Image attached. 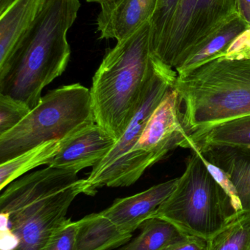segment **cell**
<instances>
[{
	"mask_svg": "<svg viewBox=\"0 0 250 250\" xmlns=\"http://www.w3.org/2000/svg\"><path fill=\"white\" fill-rule=\"evenodd\" d=\"M90 195L77 173L48 167L12 182L0 197V250H44L75 198Z\"/></svg>",
	"mask_w": 250,
	"mask_h": 250,
	"instance_id": "6da1fadb",
	"label": "cell"
},
{
	"mask_svg": "<svg viewBox=\"0 0 250 250\" xmlns=\"http://www.w3.org/2000/svg\"><path fill=\"white\" fill-rule=\"evenodd\" d=\"M81 7L79 0H45L38 17L0 67V94L31 110L43 89L61 76L70 58L67 34Z\"/></svg>",
	"mask_w": 250,
	"mask_h": 250,
	"instance_id": "7a4b0ae2",
	"label": "cell"
},
{
	"mask_svg": "<svg viewBox=\"0 0 250 250\" xmlns=\"http://www.w3.org/2000/svg\"><path fill=\"white\" fill-rule=\"evenodd\" d=\"M153 67L151 21L104 57L91 89L94 120L114 139L132 121Z\"/></svg>",
	"mask_w": 250,
	"mask_h": 250,
	"instance_id": "3957f363",
	"label": "cell"
},
{
	"mask_svg": "<svg viewBox=\"0 0 250 250\" xmlns=\"http://www.w3.org/2000/svg\"><path fill=\"white\" fill-rule=\"evenodd\" d=\"M182 102L189 137L250 115V59L217 57L178 75L173 85Z\"/></svg>",
	"mask_w": 250,
	"mask_h": 250,
	"instance_id": "277c9868",
	"label": "cell"
},
{
	"mask_svg": "<svg viewBox=\"0 0 250 250\" xmlns=\"http://www.w3.org/2000/svg\"><path fill=\"white\" fill-rule=\"evenodd\" d=\"M191 149L176 188L154 217L207 241L224 227L235 211L230 198L208 171L199 151L195 146Z\"/></svg>",
	"mask_w": 250,
	"mask_h": 250,
	"instance_id": "5b68a950",
	"label": "cell"
},
{
	"mask_svg": "<svg viewBox=\"0 0 250 250\" xmlns=\"http://www.w3.org/2000/svg\"><path fill=\"white\" fill-rule=\"evenodd\" d=\"M92 123L91 89L73 83L50 91L19 125L0 135V164Z\"/></svg>",
	"mask_w": 250,
	"mask_h": 250,
	"instance_id": "8992f818",
	"label": "cell"
},
{
	"mask_svg": "<svg viewBox=\"0 0 250 250\" xmlns=\"http://www.w3.org/2000/svg\"><path fill=\"white\" fill-rule=\"evenodd\" d=\"M237 0H179L154 57L176 69L192 50L237 16Z\"/></svg>",
	"mask_w": 250,
	"mask_h": 250,
	"instance_id": "52a82bcc",
	"label": "cell"
},
{
	"mask_svg": "<svg viewBox=\"0 0 250 250\" xmlns=\"http://www.w3.org/2000/svg\"><path fill=\"white\" fill-rule=\"evenodd\" d=\"M153 67L145 83L137 109L121 138L113 149L95 167L88 176L90 195H95L98 188H117L120 175L128 157L133 149L153 113L173 89L178 74L153 55Z\"/></svg>",
	"mask_w": 250,
	"mask_h": 250,
	"instance_id": "ba28073f",
	"label": "cell"
},
{
	"mask_svg": "<svg viewBox=\"0 0 250 250\" xmlns=\"http://www.w3.org/2000/svg\"><path fill=\"white\" fill-rule=\"evenodd\" d=\"M191 146L192 141L182 123L180 97L173 87L150 117L129 154L117 188L135 184L148 167L177 147L191 148Z\"/></svg>",
	"mask_w": 250,
	"mask_h": 250,
	"instance_id": "9c48e42d",
	"label": "cell"
},
{
	"mask_svg": "<svg viewBox=\"0 0 250 250\" xmlns=\"http://www.w3.org/2000/svg\"><path fill=\"white\" fill-rule=\"evenodd\" d=\"M116 143L117 140L99 125L91 123L61 140L60 149L48 166L78 173L97 166Z\"/></svg>",
	"mask_w": 250,
	"mask_h": 250,
	"instance_id": "30bf717a",
	"label": "cell"
},
{
	"mask_svg": "<svg viewBox=\"0 0 250 250\" xmlns=\"http://www.w3.org/2000/svg\"><path fill=\"white\" fill-rule=\"evenodd\" d=\"M158 0H107L100 3L96 19L101 39L119 42L151 21Z\"/></svg>",
	"mask_w": 250,
	"mask_h": 250,
	"instance_id": "8fae6325",
	"label": "cell"
},
{
	"mask_svg": "<svg viewBox=\"0 0 250 250\" xmlns=\"http://www.w3.org/2000/svg\"><path fill=\"white\" fill-rule=\"evenodd\" d=\"M179 178L151 187L136 195L115 200L101 211L121 231L132 233L141 225L153 218L159 207L171 195Z\"/></svg>",
	"mask_w": 250,
	"mask_h": 250,
	"instance_id": "7c38bea8",
	"label": "cell"
},
{
	"mask_svg": "<svg viewBox=\"0 0 250 250\" xmlns=\"http://www.w3.org/2000/svg\"><path fill=\"white\" fill-rule=\"evenodd\" d=\"M198 150L204 158L227 173L244 211H250V147L212 146Z\"/></svg>",
	"mask_w": 250,
	"mask_h": 250,
	"instance_id": "4fadbf2b",
	"label": "cell"
},
{
	"mask_svg": "<svg viewBox=\"0 0 250 250\" xmlns=\"http://www.w3.org/2000/svg\"><path fill=\"white\" fill-rule=\"evenodd\" d=\"M45 0H16L0 16V67L29 30Z\"/></svg>",
	"mask_w": 250,
	"mask_h": 250,
	"instance_id": "5bb4252c",
	"label": "cell"
},
{
	"mask_svg": "<svg viewBox=\"0 0 250 250\" xmlns=\"http://www.w3.org/2000/svg\"><path fill=\"white\" fill-rule=\"evenodd\" d=\"M132 233L121 231L102 213H93L77 221L73 250H112L126 245Z\"/></svg>",
	"mask_w": 250,
	"mask_h": 250,
	"instance_id": "9a60e30c",
	"label": "cell"
},
{
	"mask_svg": "<svg viewBox=\"0 0 250 250\" xmlns=\"http://www.w3.org/2000/svg\"><path fill=\"white\" fill-rule=\"evenodd\" d=\"M248 28V23L238 14L195 47L175 69L176 73L184 74L210 60L223 57L233 41Z\"/></svg>",
	"mask_w": 250,
	"mask_h": 250,
	"instance_id": "2e32d148",
	"label": "cell"
},
{
	"mask_svg": "<svg viewBox=\"0 0 250 250\" xmlns=\"http://www.w3.org/2000/svg\"><path fill=\"white\" fill-rule=\"evenodd\" d=\"M189 138L191 148L193 146L198 149L212 146L250 147V115L216 125Z\"/></svg>",
	"mask_w": 250,
	"mask_h": 250,
	"instance_id": "e0dca14e",
	"label": "cell"
},
{
	"mask_svg": "<svg viewBox=\"0 0 250 250\" xmlns=\"http://www.w3.org/2000/svg\"><path fill=\"white\" fill-rule=\"evenodd\" d=\"M140 234L122 250H166L189 236L170 222L153 217L140 226Z\"/></svg>",
	"mask_w": 250,
	"mask_h": 250,
	"instance_id": "ac0fdd59",
	"label": "cell"
},
{
	"mask_svg": "<svg viewBox=\"0 0 250 250\" xmlns=\"http://www.w3.org/2000/svg\"><path fill=\"white\" fill-rule=\"evenodd\" d=\"M60 141H51L41 144L23 154L0 164V189L2 190L13 181L26 172L47 165L58 152Z\"/></svg>",
	"mask_w": 250,
	"mask_h": 250,
	"instance_id": "d6986e66",
	"label": "cell"
},
{
	"mask_svg": "<svg viewBox=\"0 0 250 250\" xmlns=\"http://www.w3.org/2000/svg\"><path fill=\"white\" fill-rule=\"evenodd\" d=\"M206 250H250V211L235 212L207 240Z\"/></svg>",
	"mask_w": 250,
	"mask_h": 250,
	"instance_id": "ffe728a7",
	"label": "cell"
},
{
	"mask_svg": "<svg viewBox=\"0 0 250 250\" xmlns=\"http://www.w3.org/2000/svg\"><path fill=\"white\" fill-rule=\"evenodd\" d=\"M179 0H158L151 20V53L155 51L168 30Z\"/></svg>",
	"mask_w": 250,
	"mask_h": 250,
	"instance_id": "44dd1931",
	"label": "cell"
},
{
	"mask_svg": "<svg viewBox=\"0 0 250 250\" xmlns=\"http://www.w3.org/2000/svg\"><path fill=\"white\" fill-rule=\"evenodd\" d=\"M30 111L22 101L0 94V135L19 125Z\"/></svg>",
	"mask_w": 250,
	"mask_h": 250,
	"instance_id": "7402d4cb",
	"label": "cell"
},
{
	"mask_svg": "<svg viewBox=\"0 0 250 250\" xmlns=\"http://www.w3.org/2000/svg\"><path fill=\"white\" fill-rule=\"evenodd\" d=\"M77 221L68 218L56 230L44 250H73Z\"/></svg>",
	"mask_w": 250,
	"mask_h": 250,
	"instance_id": "603a6c76",
	"label": "cell"
},
{
	"mask_svg": "<svg viewBox=\"0 0 250 250\" xmlns=\"http://www.w3.org/2000/svg\"><path fill=\"white\" fill-rule=\"evenodd\" d=\"M200 154H201V159H202L205 166H206L208 171L212 175L216 182L223 188L225 192L228 195L235 212H239V211H242L243 208H242L240 199H239L237 191H236V188H235L234 185L232 182L231 179H230V177L227 176V173L224 170H222L221 168L217 167L215 165L210 163L206 159L204 158L202 154H201V152H200Z\"/></svg>",
	"mask_w": 250,
	"mask_h": 250,
	"instance_id": "cb8c5ba5",
	"label": "cell"
},
{
	"mask_svg": "<svg viewBox=\"0 0 250 250\" xmlns=\"http://www.w3.org/2000/svg\"><path fill=\"white\" fill-rule=\"evenodd\" d=\"M207 241L198 236L189 235L184 240L166 250H206Z\"/></svg>",
	"mask_w": 250,
	"mask_h": 250,
	"instance_id": "d4e9b609",
	"label": "cell"
},
{
	"mask_svg": "<svg viewBox=\"0 0 250 250\" xmlns=\"http://www.w3.org/2000/svg\"><path fill=\"white\" fill-rule=\"evenodd\" d=\"M238 13L250 27V0H237Z\"/></svg>",
	"mask_w": 250,
	"mask_h": 250,
	"instance_id": "484cf974",
	"label": "cell"
},
{
	"mask_svg": "<svg viewBox=\"0 0 250 250\" xmlns=\"http://www.w3.org/2000/svg\"><path fill=\"white\" fill-rule=\"evenodd\" d=\"M16 0H0V16L2 15Z\"/></svg>",
	"mask_w": 250,
	"mask_h": 250,
	"instance_id": "4316f807",
	"label": "cell"
},
{
	"mask_svg": "<svg viewBox=\"0 0 250 250\" xmlns=\"http://www.w3.org/2000/svg\"><path fill=\"white\" fill-rule=\"evenodd\" d=\"M88 2H95V3H101L103 1H107V0H85Z\"/></svg>",
	"mask_w": 250,
	"mask_h": 250,
	"instance_id": "83f0119b",
	"label": "cell"
}]
</instances>
